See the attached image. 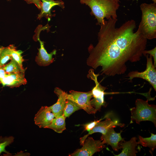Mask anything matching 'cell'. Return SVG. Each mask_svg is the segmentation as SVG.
<instances>
[{
    "instance_id": "6da1fadb",
    "label": "cell",
    "mask_w": 156,
    "mask_h": 156,
    "mask_svg": "<svg viewBox=\"0 0 156 156\" xmlns=\"http://www.w3.org/2000/svg\"><path fill=\"white\" fill-rule=\"evenodd\" d=\"M117 18H111L100 25L98 42L88 47L87 65L96 69L101 68V75L109 76L124 74L126 64L139 61L146 50L147 40L136 27L135 21L129 20L116 27Z\"/></svg>"
},
{
    "instance_id": "7a4b0ae2",
    "label": "cell",
    "mask_w": 156,
    "mask_h": 156,
    "mask_svg": "<svg viewBox=\"0 0 156 156\" xmlns=\"http://www.w3.org/2000/svg\"><path fill=\"white\" fill-rule=\"evenodd\" d=\"M119 0H80V3L88 5L90 8V14L97 21L96 24H103L107 20L117 18L116 12L120 6Z\"/></svg>"
},
{
    "instance_id": "3957f363",
    "label": "cell",
    "mask_w": 156,
    "mask_h": 156,
    "mask_svg": "<svg viewBox=\"0 0 156 156\" xmlns=\"http://www.w3.org/2000/svg\"><path fill=\"white\" fill-rule=\"evenodd\" d=\"M141 21L138 29L147 40L156 38V4L155 3H142Z\"/></svg>"
},
{
    "instance_id": "277c9868",
    "label": "cell",
    "mask_w": 156,
    "mask_h": 156,
    "mask_svg": "<svg viewBox=\"0 0 156 156\" xmlns=\"http://www.w3.org/2000/svg\"><path fill=\"white\" fill-rule=\"evenodd\" d=\"M148 100L137 99L135 102V107L130 109L131 113V123L135 121L138 124L140 122L149 121L156 127V106L148 103Z\"/></svg>"
},
{
    "instance_id": "5b68a950",
    "label": "cell",
    "mask_w": 156,
    "mask_h": 156,
    "mask_svg": "<svg viewBox=\"0 0 156 156\" xmlns=\"http://www.w3.org/2000/svg\"><path fill=\"white\" fill-rule=\"evenodd\" d=\"M99 75L95 74L94 69L91 68L89 70L87 75V77L93 80L95 84L91 90L93 99L91 100L90 103L97 111H100L102 106H107L104 99V95L106 94L104 91L107 88L102 86L98 81L97 77Z\"/></svg>"
},
{
    "instance_id": "8992f818",
    "label": "cell",
    "mask_w": 156,
    "mask_h": 156,
    "mask_svg": "<svg viewBox=\"0 0 156 156\" xmlns=\"http://www.w3.org/2000/svg\"><path fill=\"white\" fill-rule=\"evenodd\" d=\"M69 93L67 94L66 99L72 101L89 114L96 112L97 111L90 103L91 99L92 97V90L84 92L70 90Z\"/></svg>"
},
{
    "instance_id": "52a82bcc",
    "label": "cell",
    "mask_w": 156,
    "mask_h": 156,
    "mask_svg": "<svg viewBox=\"0 0 156 156\" xmlns=\"http://www.w3.org/2000/svg\"><path fill=\"white\" fill-rule=\"evenodd\" d=\"M146 56L147 62L145 70L141 72L133 71L129 72L127 75L129 79L131 80L133 78H142L147 81L156 91V69L153 63L152 56L147 54Z\"/></svg>"
},
{
    "instance_id": "ba28073f",
    "label": "cell",
    "mask_w": 156,
    "mask_h": 156,
    "mask_svg": "<svg viewBox=\"0 0 156 156\" xmlns=\"http://www.w3.org/2000/svg\"><path fill=\"white\" fill-rule=\"evenodd\" d=\"M81 148L76 150L69 156H91L106 147L101 140H96L91 137L85 140Z\"/></svg>"
},
{
    "instance_id": "9c48e42d",
    "label": "cell",
    "mask_w": 156,
    "mask_h": 156,
    "mask_svg": "<svg viewBox=\"0 0 156 156\" xmlns=\"http://www.w3.org/2000/svg\"><path fill=\"white\" fill-rule=\"evenodd\" d=\"M124 125V124L119 123L116 121H113L109 118H107L104 121H99L92 130L89 131L87 134L80 139V144L83 145L85 140L90 135L96 132L101 133L102 134H103L110 128H114L117 126L122 127Z\"/></svg>"
},
{
    "instance_id": "30bf717a",
    "label": "cell",
    "mask_w": 156,
    "mask_h": 156,
    "mask_svg": "<svg viewBox=\"0 0 156 156\" xmlns=\"http://www.w3.org/2000/svg\"><path fill=\"white\" fill-rule=\"evenodd\" d=\"M55 116L49 107L42 106L35 115L34 120L35 125L40 128H47Z\"/></svg>"
},
{
    "instance_id": "8fae6325",
    "label": "cell",
    "mask_w": 156,
    "mask_h": 156,
    "mask_svg": "<svg viewBox=\"0 0 156 156\" xmlns=\"http://www.w3.org/2000/svg\"><path fill=\"white\" fill-rule=\"evenodd\" d=\"M41 2V12L38 14L37 18L40 19L43 17H45L48 21L51 18L55 16L51 12V10L54 6L57 5L62 9L65 8L64 2L62 0H40Z\"/></svg>"
},
{
    "instance_id": "7c38bea8",
    "label": "cell",
    "mask_w": 156,
    "mask_h": 156,
    "mask_svg": "<svg viewBox=\"0 0 156 156\" xmlns=\"http://www.w3.org/2000/svg\"><path fill=\"white\" fill-rule=\"evenodd\" d=\"M37 39L40 42V47L38 49V52L36 57L35 61L40 66H48L54 62V58L53 57V56L56 54L57 51L54 49L50 53H48L44 48V42L41 41L39 39V35L37 36Z\"/></svg>"
},
{
    "instance_id": "4fadbf2b",
    "label": "cell",
    "mask_w": 156,
    "mask_h": 156,
    "mask_svg": "<svg viewBox=\"0 0 156 156\" xmlns=\"http://www.w3.org/2000/svg\"><path fill=\"white\" fill-rule=\"evenodd\" d=\"M114 128H110L104 134H102L101 139L104 144L110 145L114 150L118 151L120 148L119 142L124 139L121 137V133L116 132Z\"/></svg>"
},
{
    "instance_id": "5bb4252c",
    "label": "cell",
    "mask_w": 156,
    "mask_h": 156,
    "mask_svg": "<svg viewBox=\"0 0 156 156\" xmlns=\"http://www.w3.org/2000/svg\"><path fill=\"white\" fill-rule=\"evenodd\" d=\"M54 92L58 96V99L56 103L49 107L54 114L55 117L57 118L63 114L67 93L57 87L55 88Z\"/></svg>"
},
{
    "instance_id": "9a60e30c",
    "label": "cell",
    "mask_w": 156,
    "mask_h": 156,
    "mask_svg": "<svg viewBox=\"0 0 156 156\" xmlns=\"http://www.w3.org/2000/svg\"><path fill=\"white\" fill-rule=\"evenodd\" d=\"M24 73L6 74L4 77L0 79V82L3 86L11 87H17L22 85H25L27 83V81L25 77Z\"/></svg>"
},
{
    "instance_id": "2e32d148",
    "label": "cell",
    "mask_w": 156,
    "mask_h": 156,
    "mask_svg": "<svg viewBox=\"0 0 156 156\" xmlns=\"http://www.w3.org/2000/svg\"><path fill=\"white\" fill-rule=\"evenodd\" d=\"M137 138L135 137L132 138L128 141H124L122 142L120 144L119 146L122 149V152L116 156H136L137 153L136 147L138 144L136 141Z\"/></svg>"
},
{
    "instance_id": "e0dca14e",
    "label": "cell",
    "mask_w": 156,
    "mask_h": 156,
    "mask_svg": "<svg viewBox=\"0 0 156 156\" xmlns=\"http://www.w3.org/2000/svg\"><path fill=\"white\" fill-rule=\"evenodd\" d=\"M66 118L63 114L58 117L54 118L47 128L52 129L57 133H62L66 129Z\"/></svg>"
},
{
    "instance_id": "ac0fdd59",
    "label": "cell",
    "mask_w": 156,
    "mask_h": 156,
    "mask_svg": "<svg viewBox=\"0 0 156 156\" xmlns=\"http://www.w3.org/2000/svg\"><path fill=\"white\" fill-rule=\"evenodd\" d=\"M151 136L149 138H144L139 136V141L137 142L138 144H141L144 147L150 148L151 153L156 148V135L151 133Z\"/></svg>"
},
{
    "instance_id": "d6986e66",
    "label": "cell",
    "mask_w": 156,
    "mask_h": 156,
    "mask_svg": "<svg viewBox=\"0 0 156 156\" xmlns=\"http://www.w3.org/2000/svg\"><path fill=\"white\" fill-rule=\"evenodd\" d=\"M16 48L14 45H10L6 47H1L0 49V66H2L9 60L12 59V51Z\"/></svg>"
},
{
    "instance_id": "ffe728a7",
    "label": "cell",
    "mask_w": 156,
    "mask_h": 156,
    "mask_svg": "<svg viewBox=\"0 0 156 156\" xmlns=\"http://www.w3.org/2000/svg\"><path fill=\"white\" fill-rule=\"evenodd\" d=\"M6 74L19 72L25 73V70L13 59L12 58L8 64L2 66Z\"/></svg>"
},
{
    "instance_id": "44dd1931",
    "label": "cell",
    "mask_w": 156,
    "mask_h": 156,
    "mask_svg": "<svg viewBox=\"0 0 156 156\" xmlns=\"http://www.w3.org/2000/svg\"><path fill=\"white\" fill-rule=\"evenodd\" d=\"M81 109L72 101L66 99L63 110V115L66 118L69 117L75 111Z\"/></svg>"
},
{
    "instance_id": "7402d4cb",
    "label": "cell",
    "mask_w": 156,
    "mask_h": 156,
    "mask_svg": "<svg viewBox=\"0 0 156 156\" xmlns=\"http://www.w3.org/2000/svg\"><path fill=\"white\" fill-rule=\"evenodd\" d=\"M14 140V138L12 136L3 137L0 136V154L2 152H4L8 154H11L7 151L5 147L12 143Z\"/></svg>"
},
{
    "instance_id": "603a6c76",
    "label": "cell",
    "mask_w": 156,
    "mask_h": 156,
    "mask_svg": "<svg viewBox=\"0 0 156 156\" xmlns=\"http://www.w3.org/2000/svg\"><path fill=\"white\" fill-rule=\"evenodd\" d=\"M23 52L21 50H17L16 47L12 51L11 56L12 58L15 60L21 67H23L22 63L24 61L21 54Z\"/></svg>"
},
{
    "instance_id": "cb8c5ba5",
    "label": "cell",
    "mask_w": 156,
    "mask_h": 156,
    "mask_svg": "<svg viewBox=\"0 0 156 156\" xmlns=\"http://www.w3.org/2000/svg\"><path fill=\"white\" fill-rule=\"evenodd\" d=\"M148 54L151 55L154 60L153 65L156 67V47H155L153 49L149 50H145L143 52V55H145Z\"/></svg>"
},
{
    "instance_id": "d4e9b609",
    "label": "cell",
    "mask_w": 156,
    "mask_h": 156,
    "mask_svg": "<svg viewBox=\"0 0 156 156\" xmlns=\"http://www.w3.org/2000/svg\"><path fill=\"white\" fill-rule=\"evenodd\" d=\"M102 119H103L101 118L99 120H94V121L83 125L84 128V131H87L89 132L92 130L96 124Z\"/></svg>"
},
{
    "instance_id": "484cf974",
    "label": "cell",
    "mask_w": 156,
    "mask_h": 156,
    "mask_svg": "<svg viewBox=\"0 0 156 156\" xmlns=\"http://www.w3.org/2000/svg\"><path fill=\"white\" fill-rule=\"evenodd\" d=\"M28 4L34 3L39 9H41V2L40 0H24Z\"/></svg>"
},
{
    "instance_id": "4316f807",
    "label": "cell",
    "mask_w": 156,
    "mask_h": 156,
    "mask_svg": "<svg viewBox=\"0 0 156 156\" xmlns=\"http://www.w3.org/2000/svg\"><path fill=\"white\" fill-rule=\"evenodd\" d=\"M6 74L2 66H0V79L3 78Z\"/></svg>"
},
{
    "instance_id": "83f0119b",
    "label": "cell",
    "mask_w": 156,
    "mask_h": 156,
    "mask_svg": "<svg viewBox=\"0 0 156 156\" xmlns=\"http://www.w3.org/2000/svg\"><path fill=\"white\" fill-rule=\"evenodd\" d=\"M152 1L153 2V3H156V0H152Z\"/></svg>"
},
{
    "instance_id": "f1b7e54d",
    "label": "cell",
    "mask_w": 156,
    "mask_h": 156,
    "mask_svg": "<svg viewBox=\"0 0 156 156\" xmlns=\"http://www.w3.org/2000/svg\"><path fill=\"white\" fill-rule=\"evenodd\" d=\"M8 0V1H10V0Z\"/></svg>"
},
{
    "instance_id": "f546056e",
    "label": "cell",
    "mask_w": 156,
    "mask_h": 156,
    "mask_svg": "<svg viewBox=\"0 0 156 156\" xmlns=\"http://www.w3.org/2000/svg\"><path fill=\"white\" fill-rule=\"evenodd\" d=\"M0 48H1V47H0Z\"/></svg>"
}]
</instances>
